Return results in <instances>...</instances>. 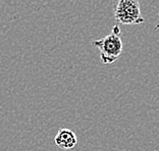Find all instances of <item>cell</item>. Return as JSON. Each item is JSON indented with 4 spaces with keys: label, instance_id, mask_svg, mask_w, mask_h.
<instances>
[{
    "label": "cell",
    "instance_id": "obj_1",
    "mask_svg": "<svg viewBox=\"0 0 159 151\" xmlns=\"http://www.w3.org/2000/svg\"><path fill=\"white\" fill-rule=\"evenodd\" d=\"M92 45L99 49L100 58L103 63L109 64L116 62L122 52L121 32L119 26L115 25L111 29L110 34L99 40H94Z\"/></svg>",
    "mask_w": 159,
    "mask_h": 151
},
{
    "label": "cell",
    "instance_id": "obj_2",
    "mask_svg": "<svg viewBox=\"0 0 159 151\" xmlns=\"http://www.w3.org/2000/svg\"><path fill=\"white\" fill-rule=\"evenodd\" d=\"M114 17L121 25H141L145 21L141 14L140 0H118Z\"/></svg>",
    "mask_w": 159,
    "mask_h": 151
},
{
    "label": "cell",
    "instance_id": "obj_3",
    "mask_svg": "<svg viewBox=\"0 0 159 151\" xmlns=\"http://www.w3.org/2000/svg\"><path fill=\"white\" fill-rule=\"evenodd\" d=\"M54 143L61 149L70 150L73 149L77 145L78 138L75 133L73 130L62 128L57 132L55 138H54Z\"/></svg>",
    "mask_w": 159,
    "mask_h": 151
},
{
    "label": "cell",
    "instance_id": "obj_4",
    "mask_svg": "<svg viewBox=\"0 0 159 151\" xmlns=\"http://www.w3.org/2000/svg\"><path fill=\"white\" fill-rule=\"evenodd\" d=\"M158 17H159V13H158ZM155 29H156V30L159 32V20H158V24L156 25V27H155Z\"/></svg>",
    "mask_w": 159,
    "mask_h": 151
}]
</instances>
